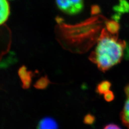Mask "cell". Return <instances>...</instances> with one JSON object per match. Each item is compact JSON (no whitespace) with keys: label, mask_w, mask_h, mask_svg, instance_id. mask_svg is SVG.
Here are the masks:
<instances>
[{"label":"cell","mask_w":129,"mask_h":129,"mask_svg":"<svg viewBox=\"0 0 129 129\" xmlns=\"http://www.w3.org/2000/svg\"><path fill=\"white\" fill-rule=\"evenodd\" d=\"M126 47V42L119 38L118 33L111 32L103 28L89 59L100 70L105 72L121 62Z\"/></svg>","instance_id":"1"},{"label":"cell","mask_w":129,"mask_h":129,"mask_svg":"<svg viewBox=\"0 0 129 129\" xmlns=\"http://www.w3.org/2000/svg\"><path fill=\"white\" fill-rule=\"evenodd\" d=\"M58 9L64 14L73 15L83 9L84 0H55Z\"/></svg>","instance_id":"2"},{"label":"cell","mask_w":129,"mask_h":129,"mask_svg":"<svg viewBox=\"0 0 129 129\" xmlns=\"http://www.w3.org/2000/svg\"><path fill=\"white\" fill-rule=\"evenodd\" d=\"M13 36L6 24L0 26V62L9 52L12 45Z\"/></svg>","instance_id":"3"},{"label":"cell","mask_w":129,"mask_h":129,"mask_svg":"<svg viewBox=\"0 0 129 129\" xmlns=\"http://www.w3.org/2000/svg\"><path fill=\"white\" fill-rule=\"evenodd\" d=\"M18 75L22 84V87L24 89L29 88L32 81V78L34 74L31 71H29L27 68L23 66L18 70Z\"/></svg>","instance_id":"4"},{"label":"cell","mask_w":129,"mask_h":129,"mask_svg":"<svg viewBox=\"0 0 129 129\" xmlns=\"http://www.w3.org/2000/svg\"><path fill=\"white\" fill-rule=\"evenodd\" d=\"M10 15V6L7 0H0V26L5 25Z\"/></svg>","instance_id":"5"},{"label":"cell","mask_w":129,"mask_h":129,"mask_svg":"<svg viewBox=\"0 0 129 129\" xmlns=\"http://www.w3.org/2000/svg\"><path fill=\"white\" fill-rule=\"evenodd\" d=\"M37 129H59V127L57 122L54 119L46 117L39 121Z\"/></svg>","instance_id":"6"},{"label":"cell","mask_w":129,"mask_h":129,"mask_svg":"<svg viewBox=\"0 0 129 129\" xmlns=\"http://www.w3.org/2000/svg\"><path fill=\"white\" fill-rule=\"evenodd\" d=\"M120 116L123 124L129 129V97H126L123 108L120 112Z\"/></svg>","instance_id":"7"},{"label":"cell","mask_w":129,"mask_h":129,"mask_svg":"<svg viewBox=\"0 0 129 129\" xmlns=\"http://www.w3.org/2000/svg\"><path fill=\"white\" fill-rule=\"evenodd\" d=\"M111 86L112 84L110 81L107 80H103L97 85L96 91L100 95H104L110 90Z\"/></svg>","instance_id":"8"},{"label":"cell","mask_w":129,"mask_h":129,"mask_svg":"<svg viewBox=\"0 0 129 129\" xmlns=\"http://www.w3.org/2000/svg\"><path fill=\"white\" fill-rule=\"evenodd\" d=\"M50 83L51 82L49 79L46 75L39 78L35 83L34 86L37 89H45L48 87Z\"/></svg>","instance_id":"9"},{"label":"cell","mask_w":129,"mask_h":129,"mask_svg":"<svg viewBox=\"0 0 129 129\" xmlns=\"http://www.w3.org/2000/svg\"><path fill=\"white\" fill-rule=\"evenodd\" d=\"M96 121V118L90 113L87 114L84 118L83 121L85 124H93Z\"/></svg>","instance_id":"10"},{"label":"cell","mask_w":129,"mask_h":129,"mask_svg":"<svg viewBox=\"0 0 129 129\" xmlns=\"http://www.w3.org/2000/svg\"><path fill=\"white\" fill-rule=\"evenodd\" d=\"M104 98L106 102H111L114 100L115 95L114 93L110 90L104 94Z\"/></svg>","instance_id":"11"},{"label":"cell","mask_w":129,"mask_h":129,"mask_svg":"<svg viewBox=\"0 0 129 129\" xmlns=\"http://www.w3.org/2000/svg\"><path fill=\"white\" fill-rule=\"evenodd\" d=\"M103 129H121L117 125L111 123L106 125Z\"/></svg>","instance_id":"12"},{"label":"cell","mask_w":129,"mask_h":129,"mask_svg":"<svg viewBox=\"0 0 129 129\" xmlns=\"http://www.w3.org/2000/svg\"><path fill=\"white\" fill-rule=\"evenodd\" d=\"M124 92L126 95V97H129V83H128L125 87Z\"/></svg>","instance_id":"13"},{"label":"cell","mask_w":129,"mask_h":129,"mask_svg":"<svg viewBox=\"0 0 129 129\" xmlns=\"http://www.w3.org/2000/svg\"><path fill=\"white\" fill-rule=\"evenodd\" d=\"M11 1H12V0H11Z\"/></svg>","instance_id":"14"}]
</instances>
